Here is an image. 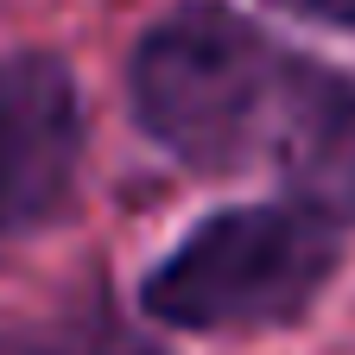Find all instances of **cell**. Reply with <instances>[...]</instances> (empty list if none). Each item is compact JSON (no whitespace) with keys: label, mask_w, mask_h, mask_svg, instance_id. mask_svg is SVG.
Instances as JSON below:
<instances>
[{"label":"cell","mask_w":355,"mask_h":355,"mask_svg":"<svg viewBox=\"0 0 355 355\" xmlns=\"http://www.w3.org/2000/svg\"><path fill=\"white\" fill-rule=\"evenodd\" d=\"M127 83L140 127L178 165H266L292 203L355 229V76L292 58L216 0H184L140 38Z\"/></svg>","instance_id":"obj_1"},{"label":"cell","mask_w":355,"mask_h":355,"mask_svg":"<svg viewBox=\"0 0 355 355\" xmlns=\"http://www.w3.org/2000/svg\"><path fill=\"white\" fill-rule=\"evenodd\" d=\"M343 222L304 203L222 209L178 241L140 286V304L171 330H279L298 324L336 273Z\"/></svg>","instance_id":"obj_2"},{"label":"cell","mask_w":355,"mask_h":355,"mask_svg":"<svg viewBox=\"0 0 355 355\" xmlns=\"http://www.w3.org/2000/svg\"><path fill=\"white\" fill-rule=\"evenodd\" d=\"M83 102L76 76L51 51L0 58V248L38 235L76 184Z\"/></svg>","instance_id":"obj_3"},{"label":"cell","mask_w":355,"mask_h":355,"mask_svg":"<svg viewBox=\"0 0 355 355\" xmlns=\"http://www.w3.org/2000/svg\"><path fill=\"white\" fill-rule=\"evenodd\" d=\"M0 355H153V349L127 343L108 324H64V330H7Z\"/></svg>","instance_id":"obj_4"},{"label":"cell","mask_w":355,"mask_h":355,"mask_svg":"<svg viewBox=\"0 0 355 355\" xmlns=\"http://www.w3.org/2000/svg\"><path fill=\"white\" fill-rule=\"evenodd\" d=\"M273 7H286V13H298V19H318V26L355 32V0H273Z\"/></svg>","instance_id":"obj_5"}]
</instances>
